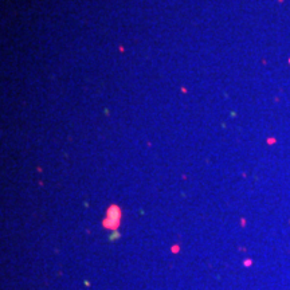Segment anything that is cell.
<instances>
[{"instance_id": "cell-2", "label": "cell", "mask_w": 290, "mask_h": 290, "mask_svg": "<svg viewBox=\"0 0 290 290\" xmlns=\"http://www.w3.org/2000/svg\"><path fill=\"white\" fill-rule=\"evenodd\" d=\"M251 265H252V259H245L243 261V266H245V267H250Z\"/></svg>"}, {"instance_id": "cell-1", "label": "cell", "mask_w": 290, "mask_h": 290, "mask_svg": "<svg viewBox=\"0 0 290 290\" xmlns=\"http://www.w3.org/2000/svg\"><path fill=\"white\" fill-rule=\"evenodd\" d=\"M121 219V211L117 206H111L108 211V216L104 220V227L106 228H117Z\"/></svg>"}, {"instance_id": "cell-3", "label": "cell", "mask_w": 290, "mask_h": 290, "mask_svg": "<svg viewBox=\"0 0 290 290\" xmlns=\"http://www.w3.org/2000/svg\"><path fill=\"white\" fill-rule=\"evenodd\" d=\"M179 251H180L179 245H173V246H172V252H179Z\"/></svg>"}]
</instances>
